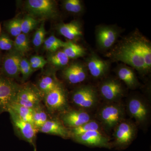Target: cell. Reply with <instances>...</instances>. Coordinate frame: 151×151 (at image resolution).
<instances>
[{
    "mask_svg": "<svg viewBox=\"0 0 151 151\" xmlns=\"http://www.w3.org/2000/svg\"><path fill=\"white\" fill-rule=\"evenodd\" d=\"M111 60L136 69L142 75L151 70V43L139 31L123 38L106 54Z\"/></svg>",
    "mask_w": 151,
    "mask_h": 151,
    "instance_id": "obj_1",
    "label": "cell"
},
{
    "mask_svg": "<svg viewBox=\"0 0 151 151\" xmlns=\"http://www.w3.org/2000/svg\"><path fill=\"white\" fill-rule=\"evenodd\" d=\"M123 32V29L116 25H99L95 28L96 43L102 51L111 50Z\"/></svg>",
    "mask_w": 151,
    "mask_h": 151,
    "instance_id": "obj_2",
    "label": "cell"
},
{
    "mask_svg": "<svg viewBox=\"0 0 151 151\" xmlns=\"http://www.w3.org/2000/svg\"><path fill=\"white\" fill-rule=\"evenodd\" d=\"M125 111L123 105L119 103H111L101 108L98 118L105 129L111 130L115 128L123 121Z\"/></svg>",
    "mask_w": 151,
    "mask_h": 151,
    "instance_id": "obj_3",
    "label": "cell"
},
{
    "mask_svg": "<svg viewBox=\"0 0 151 151\" xmlns=\"http://www.w3.org/2000/svg\"><path fill=\"white\" fill-rule=\"evenodd\" d=\"M72 100L78 108L83 109H91L94 108L98 102V92L91 85H83L73 91Z\"/></svg>",
    "mask_w": 151,
    "mask_h": 151,
    "instance_id": "obj_4",
    "label": "cell"
},
{
    "mask_svg": "<svg viewBox=\"0 0 151 151\" xmlns=\"http://www.w3.org/2000/svg\"><path fill=\"white\" fill-rule=\"evenodd\" d=\"M26 7L30 14L44 18H54L58 15L56 3L51 0H28Z\"/></svg>",
    "mask_w": 151,
    "mask_h": 151,
    "instance_id": "obj_5",
    "label": "cell"
},
{
    "mask_svg": "<svg viewBox=\"0 0 151 151\" xmlns=\"http://www.w3.org/2000/svg\"><path fill=\"white\" fill-rule=\"evenodd\" d=\"M20 87L12 80L0 78V115L8 112Z\"/></svg>",
    "mask_w": 151,
    "mask_h": 151,
    "instance_id": "obj_6",
    "label": "cell"
},
{
    "mask_svg": "<svg viewBox=\"0 0 151 151\" xmlns=\"http://www.w3.org/2000/svg\"><path fill=\"white\" fill-rule=\"evenodd\" d=\"M99 91L103 99L109 102H116L123 97L125 90L117 78L109 77L100 83Z\"/></svg>",
    "mask_w": 151,
    "mask_h": 151,
    "instance_id": "obj_7",
    "label": "cell"
},
{
    "mask_svg": "<svg viewBox=\"0 0 151 151\" xmlns=\"http://www.w3.org/2000/svg\"><path fill=\"white\" fill-rule=\"evenodd\" d=\"M42 96L37 88L30 85L21 86L14 103L33 109L40 105Z\"/></svg>",
    "mask_w": 151,
    "mask_h": 151,
    "instance_id": "obj_8",
    "label": "cell"
},
{
    "mask_svg": "<svg viewBox=\"0 0 151 151\" xmlns=\"http://www.w3.org/2000/svg\"><path fill=\"white\" fill-rule=\"evenodd\" d=\"M8 112L9 113L13 125L19 136L23 139L35 147V141L38 129L33 124L20 119L11 109H9Z\"/></svg>",
    "mask_w": 151,
    "mask_h": 151,
    "instance_id": "obj_9",
    "label": "cell"
},
{
    "mask_svg": "<svg viewBox=\"0 0 151 151\" xmlns=\"http://www.w3.org/2000/svg\"><path fill=\"white\" fill-rule=\"evenodd\" d=\"M115 128L113 134L115 145L122 148L129 145L136 135L134 125L131 122L122 121Z\"/></svg>",
    "mask_w": 151,
    "mask_h": 151,
    "instance_id": "obj_10",
    "label": "cell"
},
{
    "mask_svg": "<svg viewBox=\"0 0 151 151\" xmlns=\"http://www.w3.org/2000/svg\"><path fill=\"white\" fill-rule=\"evenodd\" d=\"M88 72L93 78L99 79L107 75L111 67V61L105 60L91 52L86 58L85 62Z\"/></svg>",
    "mask_w": 151,
    "mask_h": 151,
    "instance_id": "obj_11",
    "label": "cell"
},
{
    "mask_svg": "<svg viewBox=\"0 0 151 151\" xmlns=\"http://www.w3.org/2000/svg\"><path fill=\"white\" fill-rule=\"evenodd\" d=\"M76 142L89 147L110 148L111 145L109 139L100 131H90L82 134L72 137Z\"/></svg>",
    "mask_w": 151,
    "mask_h": 151,
    "instance_id": "obj_12",
    "label": "cell"
},
{
    "mask_svg": "<svg viewBox=\"0 0 151 151\" xmlns=\"http://www.w3.org/2000/svg\"><path fill=\"white\" fill-rule=\"evenodd\" d=\"M44 100L47 108L51 112L62 110L67 105L66 94L61 84L45 94Z\"/></svg>",
    "mask_w": 151,
    "mask_h": 151,
    "instance_id": "obj_13",
    "label": "cell"
},
{
    "mask_svg": "<svg viewBox=\"0 0 151 151\" xmlns=\"http://www.w3.org/2000/svg\"><path fill=\"white\" fill-rule=\"evenodd\" d=\"M88 72L85 63L77 61L68 65L63 68L62 73L68 82L75 84L85 81L88 76Z\"/></svg>",
    "mask_w": 151,
    "mask_h": 151,
    "instance_id": "obj_14",
    "label": "cell"
},
{
    "mask_svg": "<svg viewBox=\"0 0 151 151\" xmlns=\"http://www.w3.org/2000/svg\"><path fill=\"white\" fill-rule=\"evenodd\" d=\"M23 55L14 50L10 51L3 60L2 69L4 73L9 78H17L20 73L19 65Z\"/></svg>",
    "mask_w": 151,
    "mask_h": 151,
    "instance_id": "obj_15",
    "label": "cell"
},
{
    "mask_svg": "<svg viewBox=\"0 0 151 151\" xmlns=\"http://www.w3.org/2000/svg\"><path fill=\"white\" fill-rule=\"evenodd\" d=\"M128 110L130 115L139 124H143L147 120L148 108L145 103L139 97H134L129 99Z\"/></svg>",
    "mask_w": 151,
    "mask_h": 151,
    "instance_id": "obj_16",
    "label": "cell"
},
{
    "mask_svg": "<svg viewBox=\"0 0 151 151\" xmlns=\"http://www.w3.org/2000/svg\"><path fill=\"white\" fill-rule=\"evenodd\" d=\"M57 29L60 35L73 42L80 40L84 35L82 24L78 20L59 24Z\"/></svg>",
    "mask_w": 151,
    "mask_h": 151,
    "instance_id": "obj_17",
    "label": "cell"
},
{
    "mask_svg": "<svg viewBox=\"0 0 151 151\" xmlns=\"http://www.w3.org/2000/svg\"><path fill=\"white\" fill-rule=\"evenodd\" d=\"M118 78L124 82L128 88L134 89L139 86V83L132 68L124 63H120L115 69Z\"/></svg>",
    "mask_w": 151,
    "mask_h": 151,
    "instance_id": "obj_18",
    "label": "cell"
},
{
    "mask_svg": "<svg viewBox=\"0 0 151 151\" xmlns=\"http://www.w3.org/2000/svg\"><path fill=\"white\" fill-rule=\"evenodd\" d=\"M62 120L64 126L70 129L76 128L91 121V116L83 110H72L63 115Z\"/></svg>",
    "mask_w": 151,
    "mask_h": 151,
    "instance_id": "obj_19",
    "label": "cell"
},
{
    "mask_svg": "<svg viewBox=\"0 0 151 151\" xmlns=\"http://www.w3.org/2000/svg\"><path fill=\"white\" fill-rule=\"evenodd\" d=\"M38 131L44 134L55 135L64 139L71 137L70 131L61 122L56 120L48 119L39 129Z\"/></svg>",
    "mask_w": 151,
    "mask_h": 151,
    "instance_id": "obj_20",
    "label": "cell"
},
{
    "mask_svg": "<svg viewBox=\"0 0 151 151\" xmlns=\"http://www.w3.org/2000/svg\"><path fill=\"white\" fill-rule=\"evenodd\" d=\"M63 51L69 59H75L86 56V51L83 46L75 42L67 40Z\"/></svg>",
    "mask_w": 151,
    "mask_h": 151,
    "instance_id": "obj_21",
    "label": "cell"
},
{
    "mask_svg": "<svg viewBox=\"0 0 151 151\" xmlns=\"http://www.w3.org/2000/svg\"><path fill=\"white\" fill-rule=\"evenodd\" d=\"M60 84L54 76H44L39 81L37 89L42 95L50 92L57 86Z\"/></svg>",
    "mask_w": 151,
    "mask_h": 151,
    "instance_id": "obj_22",
    "label": "cell"
},
{
    "mask_svg": "<svg viewBox=\"0 0 151 151\" xmlns=\"http://www.w3.org/2000/svg\"><path fill=\"white\" fill-rule=\"evenodd\" d=\"M48 62L57 69L64 68L68 65L69 59L63 50H58L49 55Z\"/></svg>",
    "mask_w": 151,
    "mask_h": 151,
    "instance_id": "obj_23",
    "label": "cell"
},
{
    "mask_svg": "<svg viewBox=\"0 0 151 151\" xmlns=\"http://www.w3.org/2000/svg\"><path fill=\"white\" fill-rule=\"evenodd\" d=\"M20 119L26 122L33 123L32 109L14 103L9 108Z\"/></svg>",
    "mask_w": 151,
    "mask_h": 151,
    "instance_id": "obj_24",
    "label": "cell"
},
{
    "mask_svg": "<svg viewBox=\"0 0 151 151\" xmlns=\"http://www.w3.org/2000/svg\"><path fill=\"white\" fill-rule=\"evenodd\" d=\"M100 126L98 122L91 120L79 127L70 129L69 131L72 137L90 131H100Z\"/></svg>",
    "mask_w": 151,
    "mask_h": 151,
    "instance_id": "obj_25",
    "label": "cell"
},
{
    "mask_svg": "<svg viewBox=\"0 0 151 151\" xmlns=\"http://www.w3.org/2000/svg\"><path fill=\"white\" fill-rule=\"evenodd\" d=\"M33 123L39 129L48 120V116L41 104L32 109Z\"/></svg>",
    "mask_w": 151,
    "mask_h": 151,
    "instance_id": "obj_26",
    "label": "cell"
},
{
    "mask_svg": "<svg viewBox=\"0 0 151 151\" xmlns=\"http://www.w3.org/2000/svg\"><path fill=\"white\" fill-rule=\"evenodd\" d=\"M63 6L68 12L75 14H82L84 11V6L81 0H65L63 2Z\"/></svg>",
    "mask_w": 151,
    "mask_h": 151,
    "instance_id": "obj_27",
    "label": "cell"
},
{
    "mask_svg": "<svg viewBox=\"0 0 151 151\" xmlns=\"http://www.w3.org/2000/svg\"><path fill=\"white\" fill-rule=\"evenodd\" d=\"M14 50L23 55L29 50V40L27 35L21 33L15 37Z\"/></svg>",
    "mask_w": 151,
    "mask_h": 151,
    "instance_id": "obj_28",
    "label": "cell"
},
{
    "mask_svg": "<svg viewBox=\"0 0 151 151\" xmlns=\"http://www.w3.org/2000/svg\"><path fill=\"white\" fill-rule=\"evenodd\" d=\"M43 44L45 50L50 52H54L59 50V49L63 48L66 44V42L63 41L52 35L45 40Z\"/></svg>",
    "mask_w": 151,
    "mask_h": 151,
    "instance_id": "obj_29",
    "label": "cell"
},
{
    "mask_svg": "<svg viewBox=\"0 0 151 151\" xmlns=\"http://www.w3.org/2000/svg\"><path fill=\"white\" fill-rule=\"evenodd\" d=\"M38 24V21L31 14L27 15L22 19L21 30L22 33L27 35L35 28Z\"/></svg>",
    "mask_w": 151,
    "mask_h": 151,
    "instance_id": "obj_30",
    "label": "cell"
},
{
    "mask_svg": "<svg viewBox=\"0 0 151 151\" xmlns=\"http://www.w3.org/2000/svg\"><path fill=\"white\" fill-rule=\"evenodd\" d=\"M22 19L15 18L9 21L6 25V29L9 33L12 36L16 37L22 33L21 30Z\"/></svg>",
    "mask_w": 151,
    "mask_h": 151,
    "instance_id": "obj_31",
    "label": "cell"
},
{
    "mask_svg": "<svg viewBox=\"0 0 151 151\" xmlns=\"http://www.w3.org/2000/svg\"><path fill=\"white\" fill-rule=\"evenodd\" d=\"M46 33V32L45 28V23L43 22L41 24L39 27L36 31L33 37L32 43L35 47H40L43 44Z\"/></svg>",
    "mask_w": 151,
    "mask_h": 151,
    "instance_id": "obj_32",
    "label": "cell"
},
{
    "mask_svg": "<svg viewBox=\"0 0 151 151\" xmlns=\"http://www.w3.org/2000/svg\"><path fill=\"white\" fill-rule=\"evenodd\" d=\"M19 70L24 80L27 79L34 70L32 67L29 60L23 58L20 63Z\"/></svg>",
    "mask_w": 151,
    "mask_h": 151,
    "instance_id": "obj_33",
    "label": "cell"
},
{
    "mask_svg": "<svg viewBox=\"0 0 151 151\" xmlns=\"http://www.w3.org/2000/svg\"><path fill=\"white\" fill-rule=\"evenodd\" d=\"M13 49H14L13 41L5 34L0 35V50L11 51Z\"/></svg>",
    "mask_w": 151,
    "mask_h": 151,
    "instance_id": "obj_34",
    "label": "cell"
},
{
    "mask_svg": "<svg viewBox=\"0 0 151 151\" xmlns=\"http://www.w3.org/2000/svg\"><path fill=\"white\" fill-rule=\"evenodd\" d=\"M29 62L34 70L43 68L47 62L43 57L40 55H34L32 57Z\"/></svg>",
    "mask_w": 151,
    "mask_h": 151,
    "instance_id": "obj_35",
    "label": "cell"
},
{
    "mask_svg": "<svg viewBox=\"0 0 151 151\" xmlns=\"http://www.w3.org/2000/svg\"><path fill=\"white\" fill-rule=\"evenodd\" d=\"M1 24H0V34H1Z\"/></svg>",
    "mask_w": 151,
    "mask_h": 151,
    "instance_id": "obj_36",
    "label": "cell"
}]
</instances>
